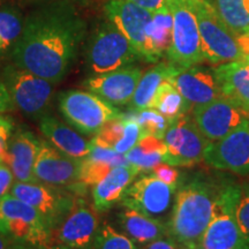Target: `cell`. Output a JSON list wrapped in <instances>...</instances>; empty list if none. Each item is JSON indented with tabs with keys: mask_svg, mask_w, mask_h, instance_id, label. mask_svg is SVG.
<instances>
[{
	"mask_svg": "<svg viewBox=\"0 0 249 249\" xmlns=\"http://www.w3.org/2000/svg\"><path fill=\"white\" fill-rule=\"evenodd\" d=\"M141 68L128 65L108 73L93 75L83 81V88L112 105H126L132 101L142 76Z\"/></svg>",
	"mask_w": 249,
	"mask_h": 249,
	"instance_id": "ac0fdd59",
	"label": "cell"
},
{
	"mask_svg": "<svg viewBox=\"0 0 249 249\" xmlns=\"http://www.w3.org/2000/svg\"><path fill=\"white\" fill-rule=\"evenodd\" d=\"M140 124L134 119L132 113H123L117 119L108 121L93 136V145L112 150L118 154H127L143 138Z\"/></svg>",
	"mask_w": 249,
	"mask_h": 249,
	"instance_id": "7402d4cb",
	"label": "cell"
},
{
	"mask_svg": "<svg viewBox=\"0 0 249 249\" xmlns=\"http://www.w3.org/2000/svg\"><path fill=\"white\" fill-rule=\"evenodd\" d=\"M81 164L82 160L64 154L48 140H40L34 165V177L38 182L49 186L62 188H71L74 186L77 192L85 191L86 188L79 185Z\"/></svg>",
	"mask_w": 249,
	"mask_h": 249,
	"instance_id": "4fadbf2b",
	"label": "cell"
},
{
	"mask_svg": "<svg viewBox=\"0 0 249 249\" xmlns=\"http://www.w3.org/2000/svg\"><path fill=\"white\" fill-rule=\"evenodd\" d=\"M22 14L11 6L0 7V55L12 49L23 27Z\"/></svg>",
	"mask_w": 249,
	"mask_h": 249,
	"instance_id": "1f68e13d",
	"label": "cell"
},
{
	"mask_svg": "<svg viewBox=\"0 0 249 249\" xmlns=\"http://www.w3.org/2000/svg\"><path fill=\"white\" fill-rule=\"evenodd\" d=\"M117 218L121 232L135 242L138 247H143L169 235L164 220L149 217L130 208L124 207V210L117 214Z\"/></svg>",
	"mask_w": 249,
	"mask_h": 249,
	"instance_id": "d4e9b609",
	"label": "cell"
},
{
	"mask_svg": "<svg viewBox=\"0 0 249 249\" xmlns=\"http://www.w3.org/2000/svg\"><path fill=\"white\" fill-rule=\"evenodd\" d=\"M235 213L239 227L249 242V181L240 185V196L236 203Z\"/></svg>",
	"mask_w": 249,
	"mask_h": 249,
	"instance_id": "e575fe53",
	"label": "cell"
},
{
	"mask_svg": "<svg viewBox=\"0 0 249 249\" xmlns=\"http://www.w3.org/2000/svg\"><path fill=\"white\" fill-rule=\"evenodd\" d=\"M167 5L173 17L172 43L166 53L170 62L182 68L204 62L200 31L191 0H167Z\"/></svg>",
	"mask_w": 249,
	"mask_h": 249,
	"instance_id": "9c48e42d",
	"label": "cell"
},
{
	"mask_svg": "<svg viewBox=\"0 0 249 249\" xmlns=\"http://www.w3.org/2000/svg\"><path fill=\"white\" fill-rule=\"evenodd\" d=\"M39 129L52 145L71 157L83 160L91 151L92 142H89L75 128L57 118L49 114L40 118Z\"/></svg>",
	"mask_w": 249,
	"mask_h": 249,
	"instance_id": "cb8c5ba5",
	"label": "cell"
},
{
	"mask_svg": "<svg viewBox=\"0 0 249 249\" xmlns=\"http://www.w3.org/2000/svg\"><path fill=\"white\" fill-rule=\"evenodd\" d=\"M13 179L14 176L8 165L0 160V198L7 195L11 191V187L13 185Z\"/></svg>",
	"mask_w": 249,
	"mask_h": 249,
	"instance_id": "74e56055",
	"label": "cell"
},
{
	"mask_svg": "<svg viewBox=\"0 0 249 249\" xmlns=\"http://www.w3.org/2000/svg\"><path fill=\"white\" fill-rule=\"evenodd\" d=\"M213 6L235 37L249 33V0H214Z\"/></svg>",
	"mask_w": 249,
	"mask_h": 249,
	"instance_id": "4dcf8cb0",
	"label": "cell"
},
{
	"mask_svg": "<svg viewBox=\"0 0 249 249\" xmlns=\"http://www.w3.org/2000/svg\"><path fill=\"white\" fill-rule=\"evenodd\" d=\"M13 249H24V248H13Z\"/></svg>",
	"mask_w": 249,
	"mask_h": 249,
	"instance_id": "bcb514c9",
	"label": "cell"
},
{
	"mask_svg": "<svg viewBox=\"0 0 249 249\" xmlns=\"http://www.w3.org/2000/svg\"><path fill=\"white\" fill-rule=\"evenodd\" d=\"M49 249H67V248H64V247H60V246L53 245V246H51V247H50Z\"/></svg>",
	"mask_w": 249,
	"mask_h": 249,
	"instance_id": "ee69618b",
	"label": "cell"
},
{
	"mask_svg": "<svg viewBox=\"0 0 249 249\" xmlns=\"http://www.w3.org/2000/svg\"><path fill=\"white\" fill-rule=\"evenodd\" d=\"M173 17L169 5L152 12L147 28L149 62H157L169 51L172 43Z\"/></svg>",
	"mask_w": 249,
	"mask_h": 249,
	"instance_id": "4316f807",
	"label": "cell"
},
{
	"mask_svg": "<svg viewBox=\"0 0 249 249\" xmlns=\"http://www.w3.org/2000/svg\"><path fill=\"white\" fill-rule=\"evenodd\" d=\"M214 76L223 98L249 114V64L245 60L229 61L214 68Z\"/></svg>",
	"mask_w": 249,
	"mask_h": 249,
	"instance_id": "603a6c76",
	"label": "cell"
},
{
	"mask_svg": "<svg viewBox=\"0 0 249 249\" xmlns=\"http://www.w3.org/2000/svg\"><path fill=\"white\" fill-rule=\"evenodd\" d=\"M176 191L177 188L163 182L152 173L144 174L130 183L120 203L123 207L163 220L165 213L172 207Z\"/></svg>",
	"mask_w": 249,
	"mask_h": 249,
	"instance_id": "5bb4252c",
	"label": "cell"
},
{
	"mask_svg": "<svg viewBox=\"0 0 249 249\" xmlns=\"http://www.w3.org/2000/svg\"><path fill=\"white\" fill-rule=\"evenodd\" d=\"M200 1H205V2H209V4H211V5H213V1H214V0H200Z\"/></svg>",
	"mask_w": 249,
	"mask_h": 249,
	"instance_id": "f6af8a7d",
	"label": "cell"
},
{
	"mask_svg": "<svg viewBox=\"0 0 249 249\" xmlns=\"http://www.w3.org/2000/svg\"><path fill=\"white\" fill-rule=\"evenodd\" d=\"M58 107L68 124L87 136H95L105 124L123 116L114 105L88 90L60 92Z\"/></svg>",
	"mask_w": 249,
	"mask_h": 249,
	"instance_id": "8992f818",
	"label": "cell"
},
{
	"mask_svg": "<svg viewBox=\"0 0 249 249\" xmlns=\"http://www.w3.org/2000/svg\"><path fill=\"white\" fill-rule=\"evenodd\" d=\"M222 183L195 174L180 186L172 213L166 223L167 234L181 246L198 247L213 219L214 204Z\"/></svg>",
	"mask_w": 249,
	"mask_h": 249,
	"instance_id": "7a4b0ae2",
	"label": "cell"
},
{
	"mask_svg": "<svg viewBox=\"0 0 249 249\" xmlns=\"http://www.w3.org/2000/svg\"><path fill=\"white\" fill-rule=\"evenodd\" d=\"M129 1L139 5L140 7L148 9L150 12H156L167 6V0H129Z\"/></svg>",
	"mask_w": 249,
	"mask_h": 249,
	"instance_id": "60d3db41",
	"label": "cell"
},
{
	"mask_svg": "<svg viewBox=\"0 0 249 249\" xmlns=\"http://www.w3.org/2000/svg\"><path fill=\"white\" fill-rule=\"evenodd\" d=\"M93 249H138V245L124 233L104 222L99 225Z\"/></svg>",
	"mask_w": 249,
	"mask_h": 249,
	"instance_id": "d6a6232c",
	"label": "cell"
},
{
	"mask_svg": "<svg viewBox=\"0 0 249 249\" xmlns=\"http://www.w3.org/2000/svg\"><path fill=\"white\" fill-rule=\"evenodd\" d=\"M179 249H200V247H188V246H181Z\"/></svg>",
	"mask_w": 249,
	"mask_h": 249,
	"instance_id": "7bdbcfd3",
	"label": "cell"
},
{
	"mask_svg": "<svg viewBox=\"0 0 249 249\" xmlns=\"http://www.w3.org/2000/svg\"><path fill=\"white\" fill-rule=\"evenodd\" d=\"M163 141L166 147L164 163L174 167H192L201 163L210 143L188 113L171 121Z\"/></svg>",
	"mask_w": 249,
	"mask_h": 249,
	"instance_id": "8fae6325",
	"label": "cell"
},
{
	"mask_svg": "<svg viewBox=\"0 0 249 249\" xmlns=\"http://www.w3.org/2000/svg\"><path fill=\"white\" fill-rule=\"evenodd\" d=\"M105 13L108 21L127 37L140 58L149 62L147 28L152 18V12L129 0H110L105 5Z\"/></svg>",
	"mask_w": 249,
	"mask_h": 249,
	"instance_id": "2e32d148",
	"label": "cell"
},
{
	"mask_svg": "<svg viewBox=\"0 0 249 249\" xmlns=\"http://www.w3.org/2000/svg\"><path fill=\"white\" fill-rule=\"evenodd\" d=\"M167 81L176 87L192 107L208 104L223 97L214 71L209 68L196 65L187 68L174 66Z\"/></svg>",
	"mask_w": 249,
	"mask_h": 249,
	"instance_id": "d6986e66",
	"label": "cell"
},
{
	"mask_svg": "<svg viewBox=\"0 0 249 249\" xmlns=\"http://www.w3.org/2000/svg\"><path fill=\"white\" fill-rule=\"evenodd\" d=\"M166 147L163 139L144 135L130 150L124 154L127 161L141 172L151 171L158 164L164 163Z\"/></svg>",
	"mask_w": 249,
	"mask_h": 249,
	"instance_id": "f1b7e54d",
	"label": "cell"
},
{
	"mask_svg": "<svg viewBox=\"0 0 249 249\" xmlns=\"http://www.w3.org/2000/svg\"><path fill=\"white\" fill-rule=\"evenodd\" d=\"M203 160L213 169L249 176V118L224 138L210 142Z\"/></svg>",
	"mask_w": 249,
	"mask_h": 249,
	"instance_id": "7c38bea8",
	"label": "cell"
},
{
	"mask_svg": "<svg viewBox=\"0 0 249 249\" xmlns=\"http://www.w3.org/2000/svg\"><path fill=\"white\" fill-rule=\"evenodd\" d=\"M240 185L222 183L214 204L213 219L205 230L200 249H249V242L242 234L236 220V203Z\"/></svg>",
	"mask_w": 249,
	"mask_h": 249,
	"instance_id": "277c9868",
	"label": "cell"
},
{
	"mask_svg": "<svg viewBox=\"0 0 249 249\" xmlns=\"http://www.w3.org/2000/svg\"><path fill=\"white\" fill-rule=\"evenodd\" d=\"M192 118L202 135L209 142H214L248 119V114L222 97L208 104L193 107Z\"/></svg>",
	"mask_w": 249,
	"mask_h": 249,
	"instance_id": "e0dca14e",
	"label": "cell"
},
{
	"mask_svg": "<svg viewBox=\"0 0 249 249\" xmlns=\"http://www.w3.org/2000/svg\"><path fill=\"white\" fill-rule=\"evenodd\" d=\"M140 173L141 171L129 163L112 169L101 181L92 186L93 208L98 213H104L119 203L124 193Z\"/></svg>",
	"mask_w": 249,
	"mask_h": 249,
	"instance_id": "44dd1931",
	"label": "cell"
},
{
	"mask_svg": "<svg viewBox=\"0 0 249 249\" xmlns=\"http://www.w3.org/2000/svg\"><path fill=\"white\" fill-rule=\"evenodd\" d=\"M86 34L85 18L70 2L40 6L23 20L12 61L55 85L70 73Z\"/></svg>",
	"mask_w": 249,
	"mask_h": 249,
	"instance_id": "6da1fadb",
	"label": "cell"
},
{
	"mask_svg": "<svg viewBox=\"0 0 249 249\" xmlns=\"http://www.w3.org/2000/svg\"><path fill=\"white\" fill-rule=\"evenodd\" d=\"M14 129L15 126L13 119L0 114V160L1 161H4L5 160L8 141Z\"/></svg>",
	"mask_w": 249,
	"mask_h": 249,
	"instance_id": "8d00e7d4",
	"label": "cell"
},
{
	"mask_svg": "<svg viewBox=\"0 0 249 249\" xmlns=\"http://www.w3.org/2000/svg\"><path fill=\"white\" fill-rule=\"evenodd\" d=\"M179 248L180 246L177 244L172 238H170L169 235L158 239V240L152 241L150 244L141 247V249H179Z\"/></svg>",
	"mask_w": 249,
	"mask_h": 249,
	"instance_id": "ab89813d",
	"label": "cell"
},
{
	"mask_svg": "<svg viewBox=\"0 0 249 249\" xmlns=\"http://www.w3.org/2000/svg\"><path fill=\"white\" fill-rule=\"evenodd\" d=\"M200 31L202 52L205 61L222 65L229 61L244 60L238 39L209 2L191 0Z\"/></svg>",
	"mask_w": 249,
	"mask_h": 249,
	"instance_id": "52a82bcc",
	"label": "cell"
},
{
	"mask_svg": "<svg viewBox=\"0 0 249 249\" xmlns=\"http://www.w3.org/2000/svg\"><path fill=\"white\" fill-rule=\"evenodd\" d=\"M149 108H154L172 121L182 114L188 113L193 107L172 83L164 81L156 91Z\"/></svg>",
	"mask_w": 249,
	"mask_h": 249,
	"instance_id": "f546056e",
	"label": "cell"
},
{
	"mask_svg": "<svg viewBox=\"0 0 249 249\" xmlns=\"http://www.w3.org/2000/svg\"><path fill=\"white\" fill-rule=\"evenodd\" d=\"M0 232L14 246L49 249L52 231L38 211L8 193L0 198Z\"/></svg>",
	"mask_w": 249,
	"mask_h": 249,
	"instance_id": "3957f363",
	"label": "cell"
},
{
	"mask_svg": "<svg viewBox=\"0 0 249 249\" xmlns=\"http://www.w3.org/2000/svg\"><path fill=\"white\" fill-rule=\"evenodd\" d=\"M130 113L141 127L143 135H151L158 139H163L171 124V120L154 108H144L140 111L133 110Z\"/></svg>",
	"mask_w": 249,
	"mask_h": 249,
	"instance_id": "836d02e7",
	"label": "cell"
},
{
	"mask_svg": "<svg viewBox=\"0 0 249 249\" xmlns=\"http://www.w3.org/2000/svg\"><path fill=\"white\" fill-rule=\"evenodd\" d=\"M99 225L98 211L81 196L73 210L53 231L52 246L67 249H93Z\"/></svg>",
	"mask_w": 249,
	"mask_h": 249,
	"instance_id": "9a60e30c",
	"label": "cell"
},
{
	"mask_svg": "<svg viewBox=\"0 0 249 249\" xmlns=\"http://www.w3.org/2000/svg\"><path fill=\"white\" fill-rule=\"evenodd\" d=\"M40 139L27 127L14 129L7 144L4 163L7 164L14 179L21 182H37L34 177L37 152Z\"/></svg>",
	"mask_w": 249,
	"mask_h": 249,
	"instance_id": "ffe728a7",
	"label": "cell"
},
{
	"mask_svg": "<svg viewBox=\"0 0 249 249\" xmlns=\"http://www.w3.org/2000/svg\"><path fill=\"white\" fill-rule=\"evenodd\" d=\"M2 82L13 99L15 107L24 116L35 120L48 116L53 98L54 83L14 64L4 68Z\"/></svg>",
	"mask_w": 249,
	"mask_h": 249,
	"instance_id": "ba28073f",
	"label": "cell"
},
{
	"mask_svg": "<svg viewBox=\"0 0 249 249\" xmlns=\"http://www.w3.org/2000/svg\"><path fill=\"white\" fill-rule=\"evenodd\" d=\"M127 163L124 155L92 144L90 154L82 160L79 185L83 188L95 186L112 169Z\"/></svg>",
	"mask_w": 249,
	"mask_h": 249,
	"instance_id": "484cf974",
	"label": "cell"
},
{
	"mask_svg": "<svg viewBox=\"0 0 249 249\" xmlns=\"http://www.w3.org/2000/svg\"><path fill=\"white\" fill-rule=\"evenodd\" d=\"M174 65L171 64H158L157 66L151 68L147 73L142 74L140 79L135 92H134L132 101L129 102V107L132 110H144L150 107L151 101L154 98L156 91L164 81L169 80L172 73Z\"/></svg>",
	"mask_w": 249,
	"mask_h": 249,
	"instance_id": "83f0119b",
	"label": "cell"
},
{
	"mask_svg": "<svg viewBox=\"0 0 249 249\" xmlns=\"http://www.w3.org/2000/svg\"><path fill=\"white\" fill-rule=\"evenodd\" d=\"M138 59L141 58L136 50L111 21L101 24L87 45L86 67L90 76L119 70Z\"/></svg>",
	"mask_w": 249,
	"mask_h": 249,
	"instance_id": "5b68a950",
	"label": "cell"
},
{
	"mask_svg": "<svg viewBox=\"0 0 249 249\" xmlns=\"http://www.w3.org/2000/svg\"><path fill=\"white\" fill-rule=\"evenodd\" d=\"M151 173L155 177H157L158 179H160L163 182L174 187V188L179 187L180 173L174 166H171L166 163H160L151 170Z\"/></svg>",
	"mask_w": 249,
	"mask_h": 249,
	"instance_id": "d590c367",
	"label": "cell"
},
{
	"mask_svg": "<svg viewBox=\"0 0 249 249\" xmlns=\"http://www.w3.org/2000/svg\"><path fill=\"white\" fill-rule=\"evenodd\" d=\"M13 248H20V247L14 246L4 234H2L1 232H0V249H13Z\"/></svg>",
	"mask_w": 249,
	"mask_h": 249,
	"instance_id": "b9f144b4",
	"label": "cell"
},
{
	"mask_svg": "<svg viewBox=\"0 0 249 249\" xmlns=\"http://www.w3.org/2000/svg\"><path fill=\"white\" fill-rule=\"evenodd\" d=\"M9 194L35 208L45 219L52 234L82 196L75 191L70 192L67 188L49 186L38 181H15Z\"/></svg>",
	"mask_w": 249,
	"mask_h": 249,
	"instance_id": "30bf717a",
	"label": "cell"
},
{
	"mask_svg": "<svg viewBox=\"0 0 249 249\" xmlns=\"http://www.w3.org/2000/svg\"><path fill=\"white\" fill-rule=\"evenodd\" d=\"M15 107L13 99L9 95L7 88L4 85V82H0V114L6 113V112L13 111Z\"/></svg>",
	"mask_w": 249,
	"mask_h": 249,
	"instance_id": "f35d334b",
	"label": "cell"
}]
</instances>
